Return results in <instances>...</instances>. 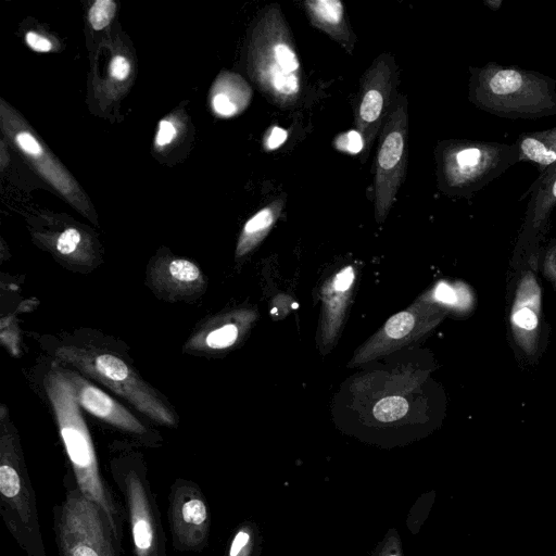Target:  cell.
<instances>
[{"label": "cell", "instance_id": "obj_1", "mask_svg": "<svg viewBox=\"0 0 556 556\" xmlns=\"http://www.w3.org/2000/svg\"><path fill=\"white\" fill-rule=\"evenodd\" d=\"M45 389L56 419L71 470L80 491L108 515L117 539L123 543L124 506L100 472L94 445L80 413L73 384L64 369L52 366L45 378Z\"/></svg>", "mask_w": 556, "mask_h": 556}, {"label": "cell", "instance_id": "obj_2", "mask_svg": "<svg viewBox=\"0 0 556 556\" xmlns=\"http://www.w3.org/2000/svg\"><path fill=\"white\" fill-rule=\"evenodd\" d=\"M468 98L478 109L505 118L556 115V80L532 70L489 62L470 67Z\"/></svg>", "mask_w": 556, "mask_h": 556}, {"label": "cell", "instance_id": "obj_3", "mask_svg": "<svg viewBox=\"0 0 556 556\" xmlns=\"http://www.w3.org/2000/svg\"><path fill=\"white\" fill-rule=\"evenodd\" d=\"M249 74L262 92L280 108L293 106L302 91V72L291 33L277 4L260 15L252 31Z\"/></svg>", "mask_w": 556, "mask_h": 556}, {"label": "cell", "instance_id": "obj_4", "mask_svg": "<svg viewBox=\"0 0 556 556\" xmlns=\"http://www.w3.org/2000/svg\"><path fill=\"white\" fill-rule=\"evenodd\" d=\"M0 514L8 531L26 556H47L36 493L18 433L3 405L0 417Z\"/></svg>", "mask_w": 556, "mask_h": 556}, {"label": "cell", "instance_id": "obj_5", "mask_svg": "<svg viewBox=\"0 0 556 556\" xmlns=\"http://www.w3.org/2000/svg\"><path fill=\"white\" fill-rule=\"evenodd\" d=\"M63 486V500L52 508L59 556H123V543L108 515L80 491L72 470Z\"/></svg>", "mask_w": 556, "mask_h": 556}, {"label": "cell", "instance_id": "obj_6", "mask_svg": "<svg viewBox=\"0 0 556 556\" xmlns=\"http://www.w3.org/2000/svg\"><path fill=\"white\" fill-rule=\"evenodd\" d=\"M110 466L124 500L134 556H168L161 513L143 458L138 453L124 452Z\"/></svg>", "mask_w": 556, "mask_h": 556}, {"label": "cell", "instance_id": "obj_7", "mask_svg": "<svg viewBox=\"0 0 556 556\" xmlns=\"http://www.w3.org/2000/svg\"><path fill=\"white\" fill-rule=\"evenodd\" d=\"M58 359L100 381L142 414L162 426L174 427L177 420L156 392L122 358L97 350L61 346Z\"/></svg>", "mask_w": 556, "mask_h": 556}, {"label": "cell", "instance_id": "obj_8", "mask_svg": "<svg viewBox=\"0 0 556 556\" xmlns=\"http://www.w3.org/2000/svg\"><path fill=\"white\" fill-rule=\"evenodd\" d=\"M519 162L515 144L457 140L444 144L441 176L453 193L471 195Z\"/></svg>", "mask_w": 556, "mask_h": 556}, {"label": "cell", "instance_id": "obj_9", "mask_svg": "<svg viewBox=\"0 0 556 556\" xmlns=\"http://www.w3.org/2000/svg\"><path fill=\"white\" fill-rule=\"evenodd\" d=\"M407 102L400 94L392 103L382 127L376 160L375 214L378 222L388 215L405 177Z\"/></svg>", "mask_w": 556, "mask_h": 556}, {"label": "cell", "instance_id": "obj_10", "mask_svg": "<svg viewBox=\"0 0 556 556\" xmlns=\"http://www.w3.org/2000/svg\"><path fill=\"white\" fill-rule=\"evenodd\" d=\"M168 526L173 547L178 552H202L208 544L211 511L200 485L177 478L169 488Z\"/></svg>", "mask_w": 556, "mask_h": 556}, {"label": "cell", "instance_id": "obj_11", "mask_svg": "<svg viewBox=\"0 0 556 556\" xmlns=\"http://www.w3.org/2000/svg\"><path fill=\"white\" fill-rule=\"evenodd\" d=\"M396 65L390 54L379 55L362 77L355 109L356 130L367 152L387 119L396 81Z\"/></svg>", "mask_w": 556, "mask_h": 556}, {"label": "cell", "instance_id": "obj_12", "mask_svg": "<svg viewBox=\"0 0 556 556\" xmlns=\"http://www.w3.org/2000/svg\"><path fill=\"white\" fill-rule=\"evenodd\" d=\"M536 261L530 260L516 280L509 312V327L514 343L529 361H535L542 343V296L536 279Z\"/></svg>", "mask_w": 556, "mask_h": 556}, {"label": "cell", "instance_id": "obj_13", "mask_svg": "<svg viewBox=\"0 0 556 556\" xmlns=\"http://www.w3.org/2000/svg\"><path fill=\"white\" fill-rule=\"evenodd\" d=\"M1 111L4 112L2 109ZM7 116V118L2 116V127L20 152L47 182L70 201L76 210L87 215L89 212L88 201L70 173L53 157L29 128L17 123L18 119L11 118L10 114Z\"/></svg>", "mask_w": 556, "mask_h": 556}, {"label": "cell", "instance_id": "obj_14", "mask_svg": "<svg viewBox=\"0 0 556 556\" xmlns=\"http://www.w3.org/2000/svg\"><path fill=\"white\" fill-rule=\"evenodd\" d=\"M67 379L73 384L79 406L103 420L104 422L137 437L149 445L157 442L150 438L149 430L122 404L72 370H65Z\"/></svg>", "mask_w": 556, "mask_h": 556}, {"label": "cell", "instance_id": "obj_15", "mask_svg": "<svg viewBox=\"0 0 556 556\" xmlns=\"http://www.w3.org/2000/svg\"><path fill=\"white\" fill-rule=\"evenodd\" d=\"M148 276L159 292L173 298L200 294L206 286L202 270L193 262L180 257H162L155 261Z\"/></svg>", "mask_w": 556, "mask_h": 556}, {"label": "cell", "instance_id": "obj_16", "mask_svg": "<svg viewBox=\"0 0 556 556\" xmlns=\"http://www.w3.org/2000/svg\"><path fill=\"white\" fill-rule=\"evenodd\" d=\"M251 98L252 89L242 76L223 72L212 86L210 104L216 116L229 118L243 112Z\"/></svg>", "mask_w": 556, "mask_h": 556}, {"label": "cell", "instance_id": "obj_17", "mask_svg": "<svg viewBox=\"0 0 556 556\" xmlns=\"http://www.w3.org/2000/svg\"><path fill=\"white\" fill-rule=\"evenodd\" d=\"M536 182L538 188L528 204L519 244L527 243V240L540 233L556 206V165L546 169Z\"/></svg>", "mask_w": 556, "mask_h": 556}, {"label": "cell", "instance_id": "obj_18", "mask_svg": "<svg viewBox=\"0 0 556 556\" xmlns=\"http://www.w3.org/2000/svg\"><path fill=\"white\" fill-rule=\"evenodd\" d=\"M304 9L311 23L325 31L332 39L344 45H352L351 30L349 28L344 7L339 0H306Z\"/></svg>", "mask_w": 556, "mask_h": 556}, {"label": "cell", "instance_id": "obj_19", "mask_svg": "<svg viewBox=\"0 0 556 556\" xmlns=\"http://www.w3.org/2000/svg\"><path fill=\"white\" fill-rule=\"evenodd\" d=\"M516 146L519 161L535 163L541 174L556 165V127L521 134Z\"/></svg>", "mask_w": 556, "mask_h": 556}, {"label": "cell", "instance_id": "obj_20", "mask_svg": "<svg viewBox=\"0 0 556 556\" xmlns=\"http://www.w3.org/2000/svg\"><path fill=\"white\" fill-rule=\"evenodd\" d=\"M286 197L280 195L254 214L244 225L237 245V255L241 256L253 249L270 230L280 216Z\"/></svg>", "mask_w": 556, "mask_h": 556}, {"label": "cell", "instance_id": "obj_21", "mask_svg": "<svg viewBox=\"0 0 556 556\" xmlns=\"http://www.w3.org/2000/svg\"><path fill=\"white\" fill-rule=\"evenodd\" d=\"M55 255L64 258L72 265H93L96 252L88 237L74 227L60 232L50 243Z\"/></svg>", "mask_w": 556, "mask_h": 556}, {"label": "cell", "instance_id": "obj_22", "mask_svg": "<svg viewBox=\"0 0 556 556\" xmlns=\"http://www.w3.org/2000/svg\"><path fill=\"white\" fill-rule=\"evenodd\" d=\"M258 547L257 527L253 522L245 521L235 530L226 556H257Z\"/></svg>", "mask_w": 556, "mask_h": 556}, {"label": "cell", "instance_id": "obj_23", "mask_svg": "<svg viewBox=\"0 0 556 556\" xmlns=\"http://www.w3.org/2000/svg\"><path fill=\"white\" fill-rule=\"evenodd\" d=\"M408 409V403L401 396H389L380 400L374 407V416L379 421L390 422L402 418Z\"/></svg>", "mask_w": 556, "mask_h": 556}, {"label": "cell", "instance_id": "obj_24", "mask_svg": "<svg viewBox=\"0 0 556 556\" xmlns=\"http://www.w3.org/2000/svg\"><path fill=\"white\" fill-rule=\"evenodd\" d=\"M116 12V3L113 0H97L91 5L88 18L94 30L105 28L113 20Z\"/></svg>", "mask_w": 556, "mask_h": 556}, {"label": "cell", "instance_id": "obj_25", "mask_svg": "<svg viewBox=\"0 0 556 556\" xmlns=\"http://www.w3.org/2000/svg\"><path fill=\"white\" fill-rule=\"evenodd\" d=\"M414 327V316L408 312H401L392 316L386 324V333L393 339L406 336Z\"/></svg>", "mask_w": 556, "mask_h": 556}, {"label": "cell", "instance_id": "obj_26", "mask_svg": "<svg viewBox=\"0 0 556 556\" xmlns=\"http://www.w3.org/2000/svg\"><path fill=\"white\" fill-rule=\"evenodd\" d=\"M334 147L338 150L357 154L364 150V139L356 129L349 130L336 138Z\"/></svg>", "mask_w": 556, "mask_h": 556}, {"label": "cell", "instance_id": "obj_27", "mask_svg": "<svg viewBox=\"0 0 556 556\" xmlns=\"http://www.w3.org/2000/svg\"><path fill=\"white\" fill-rule=\"evenodd\" d=\"M370 556H403L397 532L391 529Z\"/></svg>", "mask_w": 556, "mask_h": 556}, {"label": "cell", "instance_id": "obj_28", "mask_svg": "<svg viewBox=\"0 0 556 556\" xmlns=\"http://www.w3.org/2000/svg\"><path fill=\"white\" fill-rule=\"evenodd\" d=\"M176 136L177 128L175 124L169 119H161L154 138V144L157 149H162L172 143Z\"/></svg>", "mask_w": 556, "mask_h": 556}, {"label": "cell", "instance_id": "obj_29", "mask_svg": "<svg viewBox=\"0 0 556 556\" xmlns=\"http://www.w3.org/2000/svg\"><path fill=\"white\" fill-rule=\"evenodd\" d=\"M131 71L129 61L123 55H115L109 66V73L116 80H125Z\"/></svg>", "mask_w": 556, "mask_h": 556}, {"label": "cell", "instance_id": "obj_30", "mask_svg": "<svg viewBox=\"0 0 556 556\" xmlns=\"http://www.w3.org/2000/svg\"><path fill=\"white\" fill-rule=\"evenodd\" d=\"M288 138V132L286 129L273 126L269 128L264 136V149L266 151H271L278 149Z\"/></svg>", "mask_w": 556, "mask_h": 556}, {"label": "cell", "instance_id": "obj_31", "mask_svg": "<svg viewBox=\"0 0 556 556\" xmlns=\"http://www.w3.org/2000/svg\"><path fill=\"white\" fill-rule=\"evenodd\" d=\"M26 45L36 52H49L52 50V42L45 36L28 30L25 34Z\"/></svg>", "mask_w": 556, "mask_h": 556}, {"label": "cell", "instance_id": "obj_32", "mask_svg": "<svg viewBox=\"0 0 556 556\" xmlns=\"http://www.w3.org/2000/svg\"><path fill=\"white\" fill-rule=\"evenodd\" d=\"M544 273L556 289V241H553L545 254Z\"/></svg>", "mask_w": 556, "mask_h": 556}, {"label": "cell", "instance_id": "obj_33", "mask_svg": "<svg viewBox=\"0 0 556 556\" xmlns=\"http://www.w3.org/2000/svg\"><path fill=\"white\" fill-rule=\"evenodd\" d=\"M354 279V271L351 266L341 270L334 279V288L338 291H345L349 289Z\"/></svg>", "mask_w": 556, "mask_h": 556}, {"label": "cell", "instance_id": "obj_34", "mask_svg": "<svg viewBox=\"0 0 556 556\" xmlns=\"http://www.w3.org/2000/svg\"><path fill=\"white\" fill-rule=\"evenodd\" d=\"M435 296L438 300L444 302V303H455L456 302V295L455 292L451 287H448L445 283H441L438 286L435 291Z\"/></svg>", "mask_w": 556, "mask_h": 556}, {"label": "cell", "instance_id": "obj_35", "mask_svg": "<svg viewBox=\"0 0 556 556\" xmlns=\"http://www.w3.org/2000/svg\"><path fill=\"white\" fill-rule=\"evenodd\" d=\"M484 4L486 7H489V9L496 11L501 7L502 1L501 0H485Z\"/></svg>", "mask_w": 556, "mask_h": 556}, {"label": "cell", "instance_id": "obj_36", "mask_svg": "<svg viewBox=\"0 0 556 556\" xmlns=\"http://www.w3.org/2000/svg\"><path fill=\"white\" fill-rule=\"evenodd\" d=\"M554 556H556V545H555V553H554Z\"/></svg>", "mask_w": 556, "mask_h": 556}]
</instances>
